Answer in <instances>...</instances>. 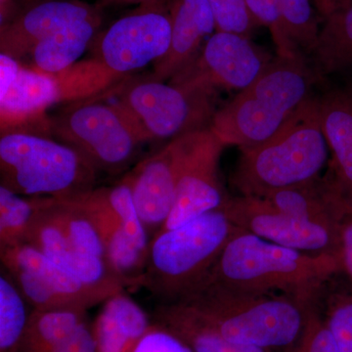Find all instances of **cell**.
I'll list each match as a JSON object with an SVG mask.
<instances>
[{"label": "cell", "mask_w": 352, "mask_h": 352, "mask_svg": "<svg viewBox=\"0 0 352 352\" xmlns=\"http://www.w3.org/2000/svg\"><path fill=\"white\" fill-rule=\"evenodd\" d=\"M335 193L331 175L264 197H230L224 208L236 226L263 239L307 254L340 258Z\"/></svg>", "instance_id": "6da1fadb"}, {"label": "cell", "mask_w": 352, "mask_h": 352, "mask_svg": "<svg viewBox=\"0 0 352 352\" xmlns=\"http://www.w3.org/2000/svg\"><path fill=\"white\" fill-rule=\"evenodd\" d=\"M340 272L339 256L296 251L238 227L204 283L317 300L327 282Z\"/></svg>", "instance_id": "7a4b0ae2"}, {"label": "cell", "mask_w": 352, "mask_h": 352, "mask_svg": "<svg viewBox=\"0 0 352 352\" xmlns=\"http://www.w3.org/2000/svg\"><path fill=\"white\" fill-rule=\"evenodd\" d=\"M177 302L191 308L235 344L273 352H296L317 300L284 294L248 293L204 283Z\"/></svg>", "instance_id": "3957f363"}, {"label": "cell", "mask_w": 352, "mask_h": 352, "mask_svg": "<svg viewBox=\"0 0 352 352\" xmlns=\"http://www.w3.org/2000/svg\"><path fill=\"white\" fill-rule=\"evenodd\" d=\"M319 78L307 57L277 56L254 82L217 111L210 129L226 146L242 149L261 144L314 96Z\"/></svg>", "instance_id": "277c9868"}, {"label": "cell", "mask_w": 352, "mask_h": 352, "mask_svg": "<svg viewBox=\"0 0 352 352\" xmlns=\"http://www.w3.org/2000/svg\"><path fill=\"white\" fill-rule=\"evenodd\" d=\"M231 176L240 196L264 197L320 177L329 159L319 97L312 96L272 138L242 148Z\"/></svg>", "instance_id": "5b68a950"}, {"label": "cell", "mask_w": 352, "mask_h": 352, "mask_svg": "<svg viewBox=\"0 0 352 352\" xmlns=\"http://www.w3.org/2000/svg\"><path fill=\"white\" fill-rule=\"evenodd\" d=\"M237 229L222 208L157 233L150 242L141 288L160 303L183 300L207 280Z\"/></svg>", "instance_id": "8992f818"}, {"label": "cell", "mask_w": 352, "mask_h": 352, "mask_svg": "<svg viewBox=\"0 0 352 352\" xmlns=\"http://www.w3.org/2000/svg\"><path fill=\"white\" fill-rule=\"evenodd\" d=\"M98 170L69 145L27 132L1 134V186L25 197L69 200L95 188Z\"/></svg>", "instance_id": "52a82bcc"}, {"label": "cell", "mask_w": 352, "mask_h": 352, "mask_svg": "<svg viewBox=\"0 0 352 352\" xmlns=\"http://www.w3.org/2000/svg\"><path fill=\"white\" fill-rule=\"evenodd\" d=\"M50 138L87 157L97 170L116 175L133 161L144 136L117 102H76L50 119Z\"/></svg>", "instance_id": "ba28073f"}, {"label": "cell", "mask_w": 352, "mask_h": 352, "mask_svg": "<svg viewBox=\"0 0 352 352\" xmlns=\"http://www.w3.org/2000/svg\"><path fill=\"white\" fill-rule=\"evenodd\" d=\"M215 90L164 83L155 78L124 83L119 103L145 140L171 139L208 129L217 109Z\"/></svg>", "instance_id": "9c48e42d"}, {"label": "cell", "mask_w": 352, "mask_h": 352, "mask_svg": "<svg viewBox=\"0 0 352 352\" xmlns=\"http://www.w3.org/2000/svg\"><path fill=\"white\" fill-rule=\"evenodd\" d=\"M0 258L34 309L87 312L118 294L88 286L27 243L0 250Z\"/></svg>", "instance_id": "30bf717a"}, {"label": "cell", "mask_w": 352, "mask_h": 352, "mask_svg": "<svg viewBox=\"0 0 352 352\" xmlns=\"http://www.w3.org/2000/svg\"><path fill=\"white\" fill-rule=\"evenodd\" d=\"M170 11L157 1L120 18L92 43V56L116 75L124 78L157 63L170 50Z\"/></svg>", "instance_id": "8fae6325"}, {"label": "cell", "mask_w": 352, "mask_h": 352, "mask_svg": "<svg viewBox=\"0 0 352 352\" xmlns=\"http://www.w3.org/2000/svg\"><path fill=\"white\" fill-rule=\"evenodd\" d=\"M251 38L215 32L198 56L171 78V83L215 90H243L254 82L273 61Z\"/></svg>", "instance_id": "7c38bea8"}, {"label": "cell", "mask_w": 352, "mask_h": 352, "mask_svg": "<svg viewBox=\"0 0 352 352\" xmlns=\"http://www.w3.org/2000/svg\"><path fill=\"white\" fill-rule=\"evenodd\" d=\"M226 147L210 127L197 131L183 164L175 203L159 232L226 207L230 197L227 195L219 173L220 157Z\"/></svg>", "instance_id": "4fadbf2b"}, {"label": "cell", "mask_w": 352, "mask_h": 352, "mask_svg": "<svg viewBox=\"0 0 352 352\" xmlns=\"http://www.w3.org/2000/svg\"><path fill=\"white\" fill-rule=\"evenodd\" d=\"M196 133L194 131L171 139L122 177L131 186L136 208L151 239L170 214L183 164Z\"/></svg>", "instance_id": "5bb4252c"}, {"label": "cell", "mask_w": 352, "mask_h": 352, "mask_svg": "<svg viewBox=\"0 0 352 352\" xmlns=\"http://www.w3.org/2000/svg\"><path fill=\"white\" fill-rule=\"evenodd\" d=\"M62 103L61 90L54 74L32 67H21L4 96L0 97L1 134L27 132L48 136V109Z\"/></svg>", "instance_id": "9a60e30c"}, {"label": "cell", "mask_w": 352, "mask_h": 352, "mask_svg": "<svg viewBox=\"0 0 352 352\" xmlns=\"http://www.w3.org/2000/svg\"><path fill=\"white\" fill-rule=\"evenodd\" d=\"M98 13L96 7L80 0H43L25 7L13 19L0 25L1 54L17 60L30 56L43 39Z\"/></svg>", "instance_id": "2e32d148"}, {"label": "cell", "mask_w": 352, "mask_h": 352, "mask_svg": "<svg viewBox=\"0 0 352 352\" xmlns=\"http://www.w3.org/2000/svg\"><path fill=\"white\" fill-rule=\"evenodd\" d=\"M171 41L170 50L154 64L152 78L171 80L197 56L215 31V23L208 0H173L170 9Z\"/></svg>", "instance_id": "e0dca14e"}, {"label": "cell", "mask_w": 352, "mask_h": 352, "mask_svg": "<svg viewBox=\"0 0 352 352\" xmlns=\"http://www.w3.org/2000/svg\"><path fill=\"white\" fill-rule=\"evenodd\" d=\"M82 208L98 228L105 248L106 261L127 289L141 288L147 256L124 231L100 188L69 199Z\"/></svg>", "instance_id": "ac0fdd59"}, {"label": "cell", "mask_w": 352, "mask_h": 352, "mask_svg": "<svg viewBox=\"0 0 352 352\" xmlns=\"http://www.w3.org/2000/svg\"><path fill=\"white\" fill-rule=\"evenodd\" d=\"M153 324L124 292L103 302L92 327L97 352H132Z\"/></svg>", "instance_id": "d6986e66"}, {"label": "cell", "mask_w": 352, "mask_h": 352, "mask_svg": "<svg viewBox=\"0 0 352 352\" xmlns=\"http://www.w3.org/2000/svg\"><path fill=\"white\" fill-rule=\"evenodd\" d=\"M319 113L332 173L352 198V92L335 90L319 97Z\"/></svg>", "instance_id": "ffe728a7"}, {"label": "cell", "mask_w": 352, "mask_h": 352, "mask_svg": "<svg viewBox=\"0 0 352 352\" xmlns=\"http://www.w3.org/2000/svg\"><path fill=\"white\" fill-rule=\"evenodd\" d=\"M154 323L175 333L194 352H273L230 342L179 302L160 303L154 311Z\"/></svg>", "instance_id": "44dd1931"}, {"label": "cell", "mask_w": 352, "mask_h": 352, "mask_svg": "<svg viewBox=\"0 0 352 352\" xmlns=\"http://www.w3.org/2000/svg\"><path fill=\"white\" fill-rule=\"evenodd\" d=\"M101 22V14L98 13L43 39L30 54L31 67L44 73L57 74L73 66L94 43Z\"/></svg>", "instance_id": "7402d4cb"}, {"label": "cell", "mask_w": 352, "mask_h": 352, "mask_svg": "<svg viewBox=\"0 0 352 352\" xmlns=\"http://www.w3.org/2000/svg\"><path fill=\"white\" fill-rule=\"evenodd\" d=\"M312 65L319 76L352 69V1L339 0L322 20Z\"/></svg>", "instance_id": "603a6c76"}, {"label": "cell", "mask_w": 352, "mask_h": 352, "mask_svg": "<svg viewBox=\"0 0 352 352\" xmlns=\"http://www.w3.org/2000/svg\"><path fill=\"white\" fill-rule=\"evenodd\" d=\"M85 314L78 310H32L18 352H50L85 321Z\"/></svg>", "instance_id": "cb8c5ba5"}, {"label": "cell", "mask_w": 352, "mask_h": 352, "mask_svg": "<svg viewBox=\"0 0 352 352\" xmlns=\"http://www.w3.org/2000/svg\"><path fill=\"white\" fill-rule=\"evenodd\" d=\"M25 243L74 274L80 252H76L69 244L51 208L50 197H43V203L32 219Z\"/></svg>", "instance_id": "d4e9b609"}, {"label": "cell", "mask_w": 352, "mask_h": 352, "mask_svg": "<svg viewBox=\"0 0 352 352\" xmlns=\"http://www.w3.org/2000/svg\"><path fill=\"white\" fill-rule=\"evenodd\" d=\"M60 90L62 103H76L94 99L122 80L106 68L95 58L76 62L69 68L54 74Z\"/></svg>", "instance_id": "484cf974"}, {"label": "cell", "mask_w": 352, "mask_h": 352, "mask_svg": "<svg viewBox=\"0 0 352 352\" xmlns=\"http://www.w3.org/2000/svg\"><path fill=\"white\" fill-rule=\"evenodd\" d=\"M285 38L296 54L312 56L319 36L322 17L312 0H278Z\"/></svg>", "instance_id": "4316f807"}, {"label": "cell", "mask_w": 352, "mask_h": 352, "mask_svg": "<svg viewBox=\"0 0 352 352\" xmlns=\"http://www.w3.org/2000/svg\"><path fill=\"white\" fill-rule=\"evenodd\" d=\"M50 206L76 252L106 259L105 248L98 228L82 208L74 201L54 198H50Z\"/></svg>", "instance_id": "83f0119b"}, {"label": "cell", "mask_w": 352, "mask_h": 352, "mask_svg": "<svg viewBox=\"0 0 352 352\" xmlns=\"http://www.w3.org/2000/svg\"><path fill=\"white\" fill-rule=\"evenodd\" d=\"M24 296L6 271L0 275V352H18L30 314Z\"/></svg>", "instance_id": "f1b7e54d"}, {"label": "cell", "mask_w": 352, "mask_h": 352, "mask_svg": "<svg viewBox=\"0 0 352 352\" xmlns=\"http://www.w3.org/2000/svg\"><path fill=\"white\" fill-rule=\"evenodd\" d=\"M43 197H25L0 185V250L25 243Z\"/></svg>", "instance_id": "f546056e"}, {"label": "cell", "mask_w": 352, "mask_h": 352, "mask_svg": "<svg viewBox=\"0 0 352 352\" xmlns=\"http://www.w3.org/2000/svg\"><path fill=\"white\" fill-rule=\"evenodd\" d=\"M100 189L109 207L112 208L124 231L133 240L141 252L147 256L151 236L141 219L129 183L122 178L117 184L110 187H100Z\"/></svg>", "instance_id": "4dcf8cb0"}, {"label": "cell", "mask_w": 352, "mask_h": 352, "mask_svg": "<svg viewBox=\"0 0 352 352\" xmlns=\"http://www.w3.org/2000/svg\"><path fill=\"white\" fill-rule=\"evenodd\" d=\"M322 316L340 352H352V291L331 293Z\"/></svg>", "instance_id": "1f68e13d"}, {"label": "cell", "mask_w": 352, "mask_h": 352, "mask_svg": "<svg viewBox=\"0 0 352 352\" xmlns=\"http://www.w3.org/2000/svg\"><path fill=\"white\" fill-rule=\"evenodd\" d=\"M215 23V32H230L251 38L259 27L245 0H208Z\"/></svg>", "instance_id": "d6a6232c"}, {"label": "cell", "mask_w": 352, "mask_h": 352, "mask_svg": "<svg viewBox=\"0 0 352 352\" xmlns=\"http://www.w3.org/2000/svg\"><path fill=\"white\" fill-rule=\"evenodd\" d=\"M333 208L339 233L340 258L342 271L352 285V198L337 180Z\"/></svg>", "instance_id": "836d02e7"}, {"label": "cell", "mask_w": 352, "mask_h": 352, "mask_svg": "<svg viewBox=\"0 0 352 352\" xmlns=\"http://www.w3.org/2000/svg\"><path fill=\"white\" fill-rule=\"evenodd\" d=\"M250 10L254 16L259 27L267 28L270 30L273 43L276 47L277 56L293 58L296 54L285 38L280 20L279 2L278 0H245Z\"/></svg>", "instance_id": "e575fe53"}, {"label": "cell", "mask_w": 352, "mask_h": 352, "mask_svg": "<svg viewBox=\"0 0 352 352\" xmlns=\"http://www.w3.org/2000/svg\"><path fill=\"white\" fill-rule=\"evenodd\" d=\"M296 352H340L315 303Z\"/></svg>", "instance_id": "d590c367"}, {"label": "cell", "mask_w": 352, "mask_h": 352, "mask_svg": "<svg viewBox=\"0 0 352 352\" xmlns=\"http://www.w3.org/2000/svg\"><path fill=\"white\" fill-rule=\"evenodd\" d=\"M132 352H194L182 340L154 323Z\"/></svg>", "instance_id": "8d00e7d4"}, {"label": "cell", "mask_w": 352, "mask_h": 352, "mask_svg": "<svg viewBox=\"0 0 352 352\" xmlns=\"http://www.w3.org/2000/svg\"><path fill=\"white\" fill-rule=\"evenodd\" d=\"M50 352H97L92 327L83 321L71 335Z\"/></svg>", "instance_id": "74e56055"}, {"label": "cell", "mask_w": 352, "mask_h": 352, "mask_svg": "<svg viewBox=\"0 0 352 352\" xmlns=\"http://www.w3.org/2000/svg\"><path fill=\"white\" fill-rule=\"evenodd\" d=\"M21 67L22 65L19 63V60L8 55L0 54V97L4 96L15 82Z\"/></svg>", "instance_id": "f35d334b"}, {"label": "cell", "mask_w": 352, "mask_h": 352, "mask_svg": "<svg viewBox=\"0 0 352 352\" xmlns=\"http://www.w3.org/2000/svg\"><path fill=\"white\" fill-rule=\"evenodd\" d=\"M21 1L22 0H0V25L6 24L21 12Z\"/></svg>", "instance_id": "ab89813d"}, {"label": "cell", "mask_w": 352, "mask_h": 352, "mask_svg": "<svg viewBox=\"0 0 352 352\" xmlns=\"http://www.w3.org/2000/svg\"><path fill=\"white\" fill-rule=\"evenodd\" d=\"M338 1L339 0H312L317 11L320 14L322 19L335 8Z\"/></svg>", "instance_id": "60d3db41"}, {"label": "cell", "mask_w": 352, "mask_h": 352, "mask_svg": "<svg viewBox=\"0 0 352 352\" xmlns=\"http://www.w3.org/2000/svg\"><path fill=\"white\" fill-rule=\"evenodd\" d=\"M107 4H148L157 0H103Z\"/></svg>", "instance_id": "b9f144b4"}, {"label": "cell", "mask_w": 352, "mask_h": 352, "mask_svg": "<svg viewBox=\"0 0 352 352\" xmlns=\"http://www.w3.org/2000/svg\"><path fill=\"white\" fill-rule=\"evenodd\" d=\"M351 1H352V0H351Z\"/></svg>", "instance_id": "7bdbcfd3"}]
</instances>
